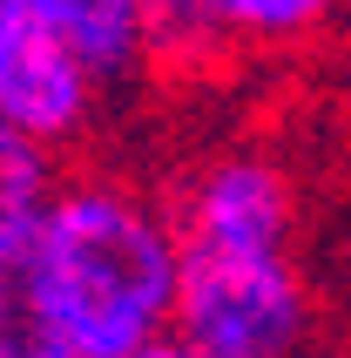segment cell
<instances>
[{
	"label": "cell",
	"instance_id": "obj_2",
	"mask_svg": "<svg viewBox=\"0 0 351 358\" xmlns=\"http://www.w3.org/2000/svg\"><path fill=\"white\" fill-rule=\"evenodd\" d=\"M176 331L216 358H317L324 311L297 243H182Z\"/></svg>",
	"mask_w": 351,
	"mask_h": 358
},
{
	"label": "cell",
	"instance_id": "obj_1",
	"mask_svg": "<svg viewBox=\"0 0 351 358\" xmlns=\"http://www.w3.org/2000/svg\"><path fill=\"white\" fill-rule=\"evenodd\" d=\"M20 284L61 358H136L169 338L182 304V230L169 196L115 169L68 176Z\"/></svg>",
	"mask_w": 351,
	"mask_h": 358
},
{
	"label": "cell",
	"instance_id": "obj_6",
	"mask_svg": "<svg viewBox=\"0 0 351 358\" xmlns=\"http://www.w3.org/2000/svg\"><path fill=\"white\" fill-rule=\"evenodd\" d=\"M61 182L68 176H61L55 149L0 122V271H20L27 264L41 223H48V210L61 196Z\"/></svg>",
	"mask_w": 351,
	"mask_h": 358
},
{
	"label": "cell",
	"instance_id": "obj_8",
	"mask_svg": "<svg viewBox=\"0 0 351 358\" xmlns=\"http://www.w3.org/2000/svg\"><path fill=\"white\" fill-rule=\"evenodd\" d=\"M136 358H216V352H203V345H196V338H182V331H169V338L142 345Z\"/></svg>",
	"mask_w": 351,
	"mask_h": 358
},
{
	"label": "cell",
	"instance_id": "obj_5",
	"mask_svg": "<svg viewBox=\"0 0 351 358\" xmlns=\"http://www.w3.org/2000/svg\"><path fill=\"white\" fill-rule=\"evenodd\" d=\"M41 20L61 34V48L95 75V88H129L156 68V27L149 0H34Z\"/></svg>",
	"mask_w": 351,
	"mask_h": 358
},
{
	"label": "cell",
	"instance_id": "obj_3",
	"mask_svg": "<svg viewBox=\"0 0 351 358\" xmlns=\"http://www.w3.org/2000/svg\"><path fill=\"white\" fill-rule=\"evenodd\" d=\"M101 115V88L81 68L61 34L41 20L34 0H0V122L20 136L68 149L95 129Z\"/></svg>",
	"mask_w": 351,
	"mask_h": 358
},
{
	"label": "cell",
	"instance_id": "obj_7",
	"mask_svg": "<svg viewBox=\"0 0 351 358\" xmlns=\"http://www.w3.org/2000/svg\"><path fill=\"white\" fill-rule=\"evenodd\" d=\"M0 358H61L41 331L34 304H27V284L20 271H0Z\"/></svg>",
	"mask_w": 351,
	"mask_h": 358
},
{
	"label": "cell",
	"instance_id": "obj_4",
	"mask_svg": "<svg viewBox=\"0 0 351 358\" xmlns=\"http://www.w3.org/2000/svg\"><path fill=\"white\" fill-rule=\"evenodd\" d=\"M351 0H149L162 68H203L223 55H297L338 34Z\"/></svg>",
	"mask_w": 351,
	"mask_h": 358
}]
</instances>
